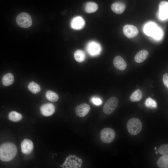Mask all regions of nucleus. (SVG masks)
<instances>
[{
  "label": "nucleus",
  "instance_id": "nucleus-1",
  "mask_svg": "<svg viewBox=\"0 0 168 168\" xmlns=\"http://www.w3.org/2000/svg\"><path fill=\"white\" fill-rule=\"evenodd\" d=\"M17 148L12 143H5L0 146V159L8 161L13 159L17 153Z\"/></svg>",
  "mask_w": 168,
  "mask_h": 168
},
{
  "label": "nucleus",
  "instance_id": "nucleus-2",
  "mask_svg": "<svg viewBox=\"0 0 168 168\" xmlns=\"http://www.w3.org/2000/svg\"><path fill=\"white\" fill-rule=\"evenodd\" d=\"M127 127L130 134L135 135L138 134L141 131L142 128V124L139 119L134 118L128 121Z\"/></svg>",
  "mask_w": 168,
  "mask_h": 168
},
{
  "label": "nucleus",
  "instance_id": "nucleus-3",
  "mask_svg": "<svg viewBox=\"0 0 168 168\" xmlns=\"http://www.w3.org/2000/svg\"><path fill=\"white\" fill-rule=\"evenodd\" d=\"M82 163L81 159L74 155H70L66 158L62 166L63 168H79L81 167Z\"/></svg>",
  "mask_w": 168,
  "mask_h": 168
},
{
  "label": "nucleus",
  "instance_id": "nucleus-4",
  "mask_svg": "<svg viewBox=\"0 0 168 168\" xmlns=\"http://www.w3.org/2000/svg\"><path fill=\"white\" fill-rule=\"evenodd\" d=\"M17 25L24 28L30 27L32 24V20L30 15L26 12H22L18 14L16 19Z\"/></svg>",
  "mask_w": 168,
  "mask_h": 168
},
{
  "label": "nucleus",
  "instance_id": "nucleus-5",
  "mask_svg": "<svg viewBox=\"0 0 168 168\" xmlns=\"http://www.w3.org/2000/svg\"><path fill=\"white\" fill-rule=\"evenodd\" d=\"M119 104V100L117 98L113 96L109 98L105 103L103 111L107 114H112L117 107Z\"/></svg>",
  "mask_w": 168,
  "mask_h": 168
},
{
  "label": "nucleus",
  "instance_id": "nucleus-6",
  "mask_svg": "<svg viewBox=\"0 0 168 168\" xmlns=\"http://www.w3.org/2000/svg\"><path fill=\"white\" fill-rule=\"evenodd\" d=\"M115 133L114 130L110 128L103 129L100 132V139L104 143H109L114 139Z\"/></svg>",
  "mask_w": 168,
  "mask_h": 168
},
{
  "label": "nucleus",
  "instance_id": "nucleus-7",
  "mask_svg": "<svg viewBox=\"0 0 168 168\" xmlns=\"http://www.w3.org/2000/svg\"><path fill=\"white\" fill-rule=\"evenodd\" d=\"M86 50L91 56H96L98 55L101 50V47L98 43L94 41H91L87 44Z\"/></svg>",
  "mask_w": 168,
  "mask_h": 168
},
{
  "label": "nucleus",
  "instance_id": "nucleus-8",
  "mask_svg": "<svg viewBox=\"0 0 168 168\" xmlns=\"http://www.w3.org/2000/svg\"><path fill=\"white\" fill-rule=\"evenodd\" d=\"M91 109L90 105L86 103L77 105L75 109L76 115L80 117H83L89 113Z\"/></svg>",
  "mask_w": 168,
  "mask_h": 168
},
{
  "label": "nucleus",
  "instance_id": "nucleus-9",
  "mask_svg": "<svg viewBox=\"0 0 168 168\" xmlns=\"http://www.w3.org/2000/svg\"><path fill=\"white\" fill-rule=\"evenodd\" d=\"M123 32L125 36L128 38H133L136 36L138 33L137 28L131 25H126L123 28Z\"/></svg>",
  "mask_w": 168,
  "mask_h": 168
},
{
  "label": "nucleus",
  "instance_id": "nucleus-10",
  "mask_svg": "<svg viewBox=\"0 0 168 168\" xmlns=\"http://www.w3.org/2000/svg\"><path fill=\"white\" fill-rule=\"evenodd\" d=\"M40 110L43 115L49 116L52 115L54 113L55 108L53 104L50 103H46L41 106Z\"/></svg>",
  "mask_w": 168,
  "mask_h": 168
},
{
  "label": "nucleus",
  "instance_id": "nucleus-11",
  "mask_svg": "<svg viewBox=\"0 0 168 168\" xmlns=\"http://www.w3.org/2000/svg\"><path fill=\"white\" fill-rule=\"evenodd\" d=\"M21 152L23 154H30L33 149V144L32 141L27 139H25L21 143Z\"/></svg>",
  "mask_w": 168,
  "mask_h": 168
},
{
  "label": "nucleus",
  "instance_id": "nucleus-12",
  "mask_svg": "<svg viewBox=\"0 0 168 168\" xmlns=\"http://www.w3.org/2000/svg\"><path fill=\"white\" fill-rule=\"evenodd\" d=\"M85 21L81 16H76L73 18L71 22V27L74 29L78 30L82 28L85 25Z\"/></svg>",
  "mask_w": 168,
  "mask_h": 168
},
{
  "label": "nucleus",
  "instance_id": "nucleus-13",
  "mask_svg": "<svg viewBox=\"0 0 168 168\" xmlns=\"http://www.w3.org/2000/svg\"><path fill=\"white\" fill-rule=\"evenodd\" d=\"M159 16L163 20L168 18V2L166 1H162L159 4Z\"/></svg>",
  "mask_w": 168,
  "mask_h": 168
},
{
  "label": "nucleus",
  "instance_id": "nucleus-14",
  "mask_svg": "<svg viewBox=\"0 0 168 168\" xmlns=\"http://www.w3.org/2000/svg\"><path fill=\"white\" fill-rule=\"evenodd\" d=\"M113 63L115 67L117 69L123 71L127 67V63L123 58L120 56H117L114 58Z\"/></svg>",
  "mask_w": 168,
  "mask_h": 168
},
{
  "label": "nucleus",
  "instance_id": "nucleus-15",
  "mask_svg": "<svg viewBox=\"0 0 168 168\" xmlns=\"http://www.w3.org/2000/svg\"><path fill=\"white\" fill-rule=\"evenodd\" d=\"M148 55L149 53L147 50H142L136 54L134 57V60L137 63H142L147 58Z\"/></svg>",
  "mask_w": 168,
  "mask_h": 168
},
{
  "label": "nucleus",
  "instance_id": "nucleus-16",
  "mask_svg": "<svg viewBox=\"0 0 168 168\" xmlns=\"http://www.w3.org/2000/svg\"><path fill=\"white\" fill-rule=\"evenodd\" d=\"M125 4L122 2H116L113 3L111 5L112 10L114 13L117 14H121L125 10Z\"/></svg>",
  "mask_w": 168,
  "mask_h": 168
},
{
  "label": "nucleus",
  "instance_id": "nucleus-17",
  "mask_svg": "<svg viewBox=\"0 0 168 168\" xmlns=\"http://www.w3.org/2000/svg\"><path fill=\"white\" fill-rule=\"evenodd\" d=\"M158 27L154 23H149L146 25L144 28L145 33L147 35L152 36Z\"/></svg>",
  "mask_w": 168,
  "mask_h": 168
},
{
  "label": "nucleus",
  "instance_id": "nucleus-18",
  "mask_svg": "<svg viewBox=\"0 0 168 168\" xmlns=\"http://www.w3.org/2000/svg\"><path fill=\"white\" fill-rule=\"evenodd\" d=\"M14 81V77L11 73L5 74L2 79V84L5 86H9L12 85Z\"/></svg>",
  "mask_w": 168,
  "mask_h": 168
},
{
  "label": "nucleus",
  "instance_id": "nucleus-19",
  "mask_svg": "<svg viewBox=\"0 0 168 168\" xmlns=\"http://www.w3.org/2000/svg\"><path fill=\"white\" fill-rule=\"evenodd\" d=\"M98 8V5L96 3L92 2H87L85 7V10L88 13L94 12L97 10Z\"/></svg>",
  "mask_w": 168,
  "mask_h": 168
},
{
  "label": "nucleus",
  "instance_id": "nucleus-20",
  "mask_svg": "<svg viewBox=\"0 0 168 168\" xmlns=\"http://www.w3.org/2000/svg\"><path fill=\"white\" fill-rule=\"evenodd\" d=\"M157 165L161 168H167L168 167V156L163 155L157 160Z\"/></svg>",
  "mask_w": 168,
  "mask_h": 168
},
{
  "label": "nucleus",
  "instance_id": "nucleus-21",
  "mask_svg": "<svg viewBox=\"0 0 168 168\" xmlns=\"http://www.w3.org/2000/svg\"><path fill=\"white\" fill-rule=\"evenodd\" d=\"M45 96L47 100L52 102L57 101L59 98L58 96L56 93L50 90L46 92Z\"/></svg>",
  "mask_w": 168,
  "mask_h": 168
},
{
  "label": "nucleus",
  "instance_id": "nucleus-22",
  "mask_svg": "<svg viewBox=\"0 0 168 168\" xmlns=\"http://www.w3.org/2000/svg\"><path fill=\"white\" fill-rule=\"evenodd\" d=\"M74 57L77 62H82L85 60L86 55L85 53L81 50H77L74 53Z\"/></svg>",
  "mask_w": 168,
  "mask_h": 168
},
{
  "label": "nucleus",
  "instance_id": "nucleus-23",
  "mask_svg": "<svg viewBox=\"0 0 168 168\" xmlns=\"http://www.w3.org/2000/svg\"><path fill=\"white\" fill-rule=\"evenodd\" d=\"M28 87L29 90L34 94L38 93L41 90L40 85L34 82H30L28 85Z\"/></svg>",
  "mask_w": 168,
  "mask_h": 168
},
{
  "label": "nucleus",
  "instance_id": "nucleus-24",
  "mask_svg": "<svg viewBox=\"0 0 168 168\" xmlns=\"http://www.w3.org/2000/svg\"><path fill=\"white\" fill-rule=\"evenodd\" d=\"M22 115L15 111L10 112L8 115V118L14 122H18L22 119Z\"/></svg>",
  "mask_w": 168,
  "mask_h": 168
},
{
  "label": "nucleus",
  "instance_id": "nucleus-25",
  "mask_svg": "<svg viewBox=\"0 0 168 168\" xmlns=\"http://www.w3.org/2000/svg\"><path fill=\"white\" fill-rule=\"evenodd\" d=\"M142 98V91L139 89H138L132 94L130 97V99L132 101L137 102L141 100Z\"/></svg>",
  "mask_w": 168,
  "mask_h": 168
},
{
  "label": "nucleus",
  "instance_id": "nucleus-26",
  "mask_svg": "<svg viewBox=\"0 0 168 168\" xmlns=\"http://www.w3.org/2000/svg\"><path fill=\"white\" fill-rule=\"evenodd\" d=\"M146 106L149 108H155L157 107V104L154 100L150 98L147 99L145 103Z\"/></svg>",
  "mask_w": 168,
  "mask_h": 168
},
{
  "label": "nucleus",
  "instance_id": "nucleus-27",
  "mask_svg": "<svg viewBox=\"0 0 168 168\" xmlns=\"http://www.w3.org/2000/svg\"><path fill=\"white\" fill-rule=\"evenodd\" d=\"M158 152L163 155H168V144H164L158 148Z\"/></svg>",
  "mask_w": 168,
  "mask_h": 168
},
{
  "label": "nucleus",
  "instance_id": "nucleus-28",
  "mask_svg": "<svg viewBox=\"0 0 168 168\" xmlns=\"http://www.w3.org/2000/svg\"><path fill=\"white\" fill-rule=\"evenodd\" d=\"M162 32L161 30L157 27L152 36L156 39H160L161 37Z\"/></svg>",
  "mask_w": 168,
  "mask_h": 168
},
{
  "label": "nucleus",
  "instance_id": "nucleus-29",
  "mask_svg": "<svg viewBox=\"0 0 168 168\" xmlns=\"http://www.w3.org/2000/svg\"><path fill=\"white\" fill-rule=\"evenodd\" d=\"M92 102L95 105L99 106L102 103L101 100L99 98L97 97H93L91 99Z\"/></svg>",
  "mask_w": 168,
  "mask_h": 168
},
{
  "label": "nucleus",
  "instance_id": "nucleus-30",
  "mask_svg": "<svg viewBox=\"0 0 168 168\" xmlns=\"http://www.w3.org/2000/svg\"><path fill=\"white\" fill-rule=\"evenodd\" d=\"M162 79L165 85L168 88V74L166 73L163 76Z\"/></svg>",
  "mask_w": 168,
  "mask_h": 168
},
{
  "label": "nucleus",
  "instance_id": "nucleus-31",
  "mask_svg": "<svg viewBox=\"0 0 168 168\" xmlns=\"http://www.w3.org/2000/svg\"><path fill=\"white\" fill-rule=\"evenodd\" d=\"M158 151H157V150L156 151V152H155V153L156 154H157L158 153Z\"/></svg>",
  "mask_w": 168,
  "mask_h": 168
},
{
  "label": "nucleus",
  "instance_id": "nucleus-32",
  "mask_svg": "<svg viewBox=\"0 0 168 168\" xmlns=\"http://www.w3.org/2000/svg\"><path fill=\"white\" fill-rule=\"evenodd\" d=\"M155 150L156 151L157 150H156V147H155Z\"/></svg>",
  "mask_w": 168,
  "mask_h": 168
}]
</instances>
